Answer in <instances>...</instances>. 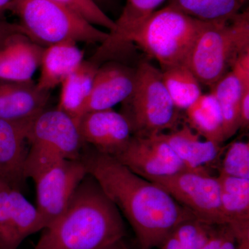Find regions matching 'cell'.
<instances>
[{
  "label": "cell",
  "instance_id": "6da1fadb",
  "mask_svg": "<svg viewBox=\"0 0 249 249\" xmlns=\"http://www.w3.org/2000/svg\"><path fill=\"white\" fill-rule=\"evenodd\" d=\"M87 171L120 210L142 249L160 247L178 224L196 218L158 185L111 155L93 150L80 157Z\"/></svg>",
  "mask_w": 249,
  "mask_h": 249
},
{
  "label": "cell",
  "instance_id": "7a4b0ae2",
  "mask_svg": "<svg viewBox=\"0 0 249 249\" xmlns=\"http://www.w3.org/2000/svg\"><path fill=\"white\" fill-rule=\"evenodd\" d=\"M43 230L34 249H101L125 235L119 209L89 174L64 213Z\"/></svg>",
  "mask_w": 249,
  "mask_h": 249
},
{
  "label": "cell",
  "instance_id": "3957f363",
  "mask_svg": "<svg viewBox=\"0 0 249 249\" xmlns=\"http://www.w3.org/2000/svg\"><path fill=\"white\" fill-rule=\"evenodd\" d=\"M249 52V11L227 19L204 21L188 65L199 83L212 87Z\"/></svg>",
  "mask_w": 249,
  "mask_h": 249
},
{
  "label": "cell",
  "instance_id": "277c9868",
  "mask_svg": "<svg viewBox=\"0 0 249 249\" xmlns=\"http://www.w3.org/2000/svg\"><path fill=\"white\" fill-rule=\"evenodd\" d=\"M9 11L28 38L43 48L65 42L102 44L109 36L53 0H14Z\"/></svg>",
  "mask_w": 249,
  "mask_h": 249
},
{
  "label": "cell",
  "instance_id": "5b68a950",
  "mask_svg": "<svg viewBox=\"0 0 249 249\" xmlns=\"http://www.w3.org/2000/svg\"><path fill=\"white\" fill-rule=\"evenodd\" d=\"M122 103L134 137H156L180 125L179 109L165 88L161 71L150 62H142L136 69L133 90Z\"/></svg>",
  "mask_w": 249,
  "mask_h": 249
},
{
  "label": "cell",
  "instance_id": "8992f818",
  "mask_svg": "<svg viewBox=\"0 0 249 249\" xmlns=\"http://www.w3.org/2000/svg\"><path fill=\"white\" fill-rule=\"evenodd\" d=\"M204 22L168 4L152 13L137 28L131 42L155 59L160 63V70L188 64Z\"/></svg>",
  "mask_w": 249,
  "mask_h": 249
},
{
  "label": "cell",
  "instance_id": "52a82bcc",
  "mask_svg": "<svg viewBox=\"0 0 249 249\" xmlns=\"http://www.w3.org/2000/svg\"><path fill=\"white\" fill-rule=\"evenodd\" d=\"M28 150L24 173L35 179L40 174L68 160L80 158L83 147L78 124L68 114L59 109H45L29 126Z\"/></svg>",
  "mask_w": 249,
  "mask_h": 249
},
{
  "label": "cell",
  "instance_id": "ba28073f",
  "mask_svg": "<svg viewBox=\"0 0 249 249\" xmlns=\"http://www.w3.org/2000/svg\"><path fill=\"white\" fill-rule=\"evenodd\" d=\"M145 179L163 188L196 219L211 225H229L221 204L217 178L211 176L208 169L185 170Z\"/></svg>",
  "mask_w": 249,
  "mask_h": 249
},
{
  "label": "cell",
  "instance_id": "9c48e42d",
  "mask_svg": "<svg viewBox=\"0 0 249 249\" xmlns=\"http://www.w3.org/2000/svg\"><path fill=\"white\" fill-rule=\"evenodd\" d=\"M81 159L60 162L34 180L42 230L53 224L68 207L77 188L88 175Z\"/></svg>",
  "mask_w": 249,
  "mask_h": 249
},
{
  "label": "cell",
  "instance_id": "30bf717a",
  "mask_svg": "<svg viewBox=\"0 0 249 249\" xmlns=\"http://www.w3.org/2000/svg\"><path fill=\"white\" fill-rule=\"evenodd\" d=\"M114 158L145 178L167 176L190 170L160 136L132 137Z\"/></svg>",
  "mask_w": 249,
  "mask_h": 249
},
{
  "label": "cell",
  "instance_id": "8fae6325",
  "mask_svg": "<svg viewBox=\"0 0 249 249\" xmlns=\"http://www.w3.org/2000/svg\"><path fill=\"white\" fill-rule=\"evenodd\" d=\"M42 230L37 208L20 190L2 182L0 191V249H17L28 236Z\"/></svg>",
  "mask_w": 249,
  "mask_h": 249
},
{
  "label": "cell",
  "instance_id": "7c38bea8",
  "mask_svg": "<svg viewBox=\"0 0 249 249\" xmlns=\"http://www.w3.org/2000/svg\"><path fill=\"white\" fill-rule=\"evenodd\" d=\"M78 127L84 143L112 157L124 150L133 137L127 118L112 109L86 113L78 121Z\"/></svg>",
  "mask_w": 249,
  "mask_h": 249
},
{
  "label": "cell",
  "instance_id": "4fadbf2b",
  "mask_svg": "<svg viewBox=\"0 0 249 249\" xmlns=\"http://www.w3.org/2000/svg\"><path fill=\"white\" fill-rule=\"evenodd\" d=\"M135 70L121 64L109 62L98 67L84 114L112 109L119 103H124L133 90Z\"/></svg>",
  "mask_w": 249,
  "mask_h": 249
},
{
  "label": "cell",
  "instance_id": "5bb4252c",
  "mask_svg": "<svg viewBox=\"0 0 249 249\" xmlns=\"http://www.w3.org/2000/svg\"><path fill=\"white\" fill-rule=\"evenodd\" d=\"M31 123L0 119V181L18 190L27 178L24 173L28 153L26 143Z\"/></svg>",
  "mask_w": 249,
  "mask_h": 249
},
{
  "label": "cell",
  "instance_id": "9a60e30c",
  "mask_svg": "<svg viewBox=\"0 0 249 249\" xmlns=\"http://www.w3.org/2000/svg\"><path fill=\"white\" fill-rule=\"evenodd\" d=\"M49 98L50 92L38 89L33 81L0 80V119L29 124L45 110Z\"/></svg>",
  "mask_w": 249,
  "mask_h": 249
},
{
  "label": "cell",
  "instance_id": "2e32d148",
  "mask_svg": "<svg viewBox=\"0 0 249 249\" xmlns=\"http://www.w3.org/2000/svg\"><path fill=\"white\" fill-rule=\"evenodd\" d=\"M44 49L24 34L11 37L0 49V80L33 81L34 73L40 66Z\"/></svg>",
  "mask_w": 249,
  "mask_h": 249
},
{
  "label": "cell",
  "instance_id": "e0dca14e",
  "mask_svg": "<svg viewBox=\"0 0 249 249\" xmlns=\"http://www.w3.org/2000/svg\"><path fill=\"white\" fill-rule=\"evenodd\" d=\"M165 0H127L115 29L108 33L107 38L99 47L100 53L106 58H117L128 53L134 45L131 37L137 28L157 11Z\"/></svg>",
  "mask_w": 249,
  "mask_h": 249
},
{
  "label": "cell",
  "instance_id": "ac0fdd59",
  "mask_svg": "<svg viewBox=\"0 0 249 249\" xmlns=\"http://www.w3.org/2000/svg\"><path fill=\"white\" fill-rule=\"evenodd\" d=\"M183 163L192 170L207 169L222 155V145L204 139L184 123L178 128L160 134Z\"/></svg>",
  "mask_w": 249,
  "mask_h": 249
},
{
  "label": "cell",
  "instance_id": "d6986e66",
  "mask_svg": "<svg viewBox=\"0 0 249 249\" xmlns=\"http://www.w3.org/2000/svg\"><path fill=\"white\" fill-rule=\"evenodd\" d=\"M83 61L84 54L76 42H60L46 47L41 59V73L36 84L37 88L50 92L61 85Z\"/></svg>",
  "mask_w": 249,
  "mask_h": 249
},
{
  "label": "cell",
  "instance_id": "ffe728a7",
  "mask_svg": "<svg viewBox=\"0 0 249 249\" xmlns=\"http://www.w3.org/2000/svg\"><path fill=\"white\" fill-rule=\"evenodd\" d=\"M221 204L235 237L249 232V178L219 173Z\"/></svg>",
  "mask_w": 249,
  "mask_h": 249
},
{
  "label": "cell",
  "instance_id": "44dd1931",
  "mask_svg": "<svg viewBox=\"0 0 249 249\" xmlns=\"http://www.w3.org/2000/svg\"><path fill=\"white\" fill-rule=\"evenodd\" d=\"M98 65L88 60L80 66L61 83L58 107L72 118L78 124L85 112Z\"/></svg>",
  "mask_w": 249,
  "mask_h": 249
},
{
  "label": "cell",
  "instance_id": "7402d4cb",
  "mask_svg": "<svg viewBox=\"0 0 249 249\" xmlns=\"http://www.w3.org/2000/svg\"><path fill=\"white\" fill-rule=\"evenodd\" d=\"M186 123L203 139L222 145L225 142L220 107L212 93L201 94L186 109Z\"/></svg>",
  "mask_w": 249,
  "mask_h": 249
},
{
  "label": "cell",
  "instance_id": "603a6c76",
  "mask_svg": "<svg viewBox=\"0 0 249 249\" xmlns=\"http://www.w3.org/2000/svg\"><path fill=\"white\" fill-rule=\"evenodd\" d=\"M211 88V93L220 107L224 139L227 141L240 129L242 86L235 73L230 71Z\"/></svg>",
  "mask_w": 249,
  "mask_h": 249
},
{
  "label": "cell",
  "instance_id": "cb8c5ba5",
  "mask_svg": "<svg viewBox=\"0 0 249 249\" xmlns=\"http://www.w3.org/2000/svg\"><path fill=\"white\" fill-rule=\"evenodd\" d=\"M160 71L165 88L179 110H186L202 94L201 83L188 64H179Z\"/></svg>",
  "mask_w": 249,
  "mask_h": 249
},
{
  "label": "cell",
  "instance_id": "d4e9b609",
  "mask_svg": "<svg viewBox=\"0 0 249 249\" xmlns=\"http://www.w3.org/2000/svg\"><path fill=\"white\" fill-rule=\"evenodd\" d=\"M248 0H170L169 4L201 21L227 19L241 12Z\"/></svg>",
  "mask_w": 249,
  "mask_h": 249
},
{
  "label": "cell",
  "instance_id": "484cf974",
  "mask_svg": "<svg viewBox=\"0 0 249 249\" xmlns=\"http://www.w3.org/2000/svg\"><path fill=\"white\" fill-rule=\"evenodd\" d=\"M215 225L194 218L178 224L172 232L182 249H201L209 241Z\"/></svg>",
  "mask_w": 249,
  "mask_h": 249
},
{
  "label": "cell",
  "instance_id": "4316f807",
  "mask_svg": "<svg viewBox=\"0 0 249 249\" xmlns=\"http://www.w3.org/2000/svg\"><path fill=\"white\" fill-rule=\"evenodd\" d=\"M219 173L235 178H249V143L248 142H232L224 154Z\"/></svg>",
  "mask_w": 249,
  "mask_h": 249
},
{
  "label": "cell",
  "instance_id": "83f0119b",
  "mask_svg": "<svg viewBox=\"0 0 249 249\" xmlns=\"http://www.w3.org/2000/svg\"><path fill=\"white\" fill-rule=\"evenodd\" d=\"M64 5L84 18L94 26L108 29L109 32L115 29V21L111 19L93 0H53Z\"/></svg>",
  "mask_w": 249,
  "mask_h": 249
},
{
  "label": "cell",
  "instance_id": "f1b7e54d",
  "mask_svg": "<svg viewBox=\"0 0 249 249\" xmlns=\"http://www.w3.org/2000/svg\"><path fill=\"white\" fill-rule=\"evenodd\" d=\"M201 249H237V240L230 226L215 225L209 241Z\"/></svg>",
  "mask_w": 249,
  "mask_h": 249
},
{
  "label": "cell",
  "instance_id": "f546056e",
  "mask_svg": "<svg viewBox=\"0 0 249 249\" xmlns=\"http://www.w3.org/2000/svg\"><path fill=\"white\" fill-rule=\"evenodd\" d=\"M19 34H24V32L19 24L10 22L4 15H0V49L11 37Z\"/></svg>",
  "mask_w": 249,
  "mask_h": 249
},
{
  "label": "cell",
  "instance_id": "4dcf8cb0",
  "mask_svg": "<svg viewBox=\"0 0 249 249\" xmlns=\"http://www.w3.org/2000/svg\"><path fill=\"white\" fill-rule=\"evenodd\" d=\"M160 248L161 249H182L178 243V239L174 235L173 232H171L166 237Z\"/></svg>",
  "mask_w": 249,
  "mask_h": 249
},
{
  "label": "cell",
  "instance_id": "1f68e13d",
  "mask_svg": "<svg viewBox=\"0 0 249 249\" xmlns=\"http://www.w3.org/2000/svg\"><path fill=\"white\" fill-rule=\"evenodd\" d=\"M236 240L237 249H249V233L240 236Z\"/></svg>",
  "mask_w": 249,
  "mask_h": 249
},
{
  "label": "cell",
  "instance_id": "d6a6232c",
  "mask_svg": "<svg viewBox=\"0 0 249 249\" xmlns=\"http://www.w3.org/2000/svg\"><path fill=\"white\" fill-rule=\"evenodd\" d=\"M13 1L14 0H0V15H4L10 11Z\"/></svg>",
  "mask_w": 249,
  "mask_h": 249
},
{
  "label": "cell",
  "instance_id": "836d02e7",
  "mask_svg": "<svg viewBox=\"0 0 249 249\" xmlns=\"http://www.w3.org/2000/svg\"><path fill=\"white\" fill-rule=\"evenodd\" d=\"M123 244H124V242L122 241V242H118V243L114 244V245L108 246L107 247L101 249H122Z\"/></svg>",
  "mask_w": 249,
  "mask_h": 249
},
{
  "label": "cell",
  "instance_id": "e575fe53",
  "mask_svg": "<svg viewBox=\"0 0 249 249\" xmlns=\"http://www.w3.org/2000/svg\"><path fill=\"white\" fill-rule=\"evenodd\" d=\"M102 9L103 6H106L109 4L111 0H93Z\"/></svg>",
  "mask_w": 249,
  "mask_h": 249
},
{
  "label": "cell",
  "instance_id": "d590c367",
  "mask_svg": "<svg viewBox=\"0 0 249 249\" xmlns=\"http://www.w3.org/2000/svg\"><path fill=\"white\" fill-rule=\"evenodd\" d=\"M129 249L128 247H126V246L124 245V244H123L122 249Z\"/></svg>",
  "mask_w": 249,
  "mask_h": 249
},
{
  "label": "cell",
  "instance_id": "8d00e7d4",
  "mask_svg": "<svg viewBox=\"0 0 249 249\" xmlns=\"http://www.w3.org/2000/svg\"><path fill=\"white\" fill-rule=\"evenodd\" d=\"M1 186H2V182L0 181V191H1Z\"/></svg>",
  "mask_w": 249,
  "mask_h": 249
}]
</instances>
